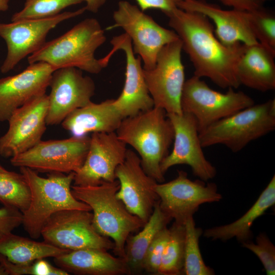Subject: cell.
Masks as SVG:
<instances>
[{
  "mask_svg": "<svg viewBox=\"0 0 275 275\" xmlns=\"http://www.w3.org/2000/svg\"><path fill=\"white\" fill-rule=\"evenodd\" d=\"M48 96L42 94L16 109L7 121V131L0 138V155L12 158L41 141L46 128Z\"/></svg>",
  "mask_w": 275,
  "mask_h": 275,
  "instance_id": "obj_15",
  "label": "cell"
},
{
  "mask_svg": "<svg viewBox=\"0 0 275 275\" xmlns=\"http://www.w3.org/2000/svg\"><path fill=\"white\" fill-rule=\"evenodd\" d=\"M75 67L58 69L52 73L49 87L47 125H54L62 121L74 110L91 102L95 85L89 76Z\"/></svg>",
  "mask_w": 275,
  "mask_h": 275,
  "instance_id": "obj_16",
  "label": "cell"
},
{
  "mask_svg": "<svg viewBox=\"0 0 275 275\" xmlns=\"http://www.w3.org/2000/svg\"><path fill=\"white\" fill-rule=\"evenodd\" d=\"M54 70L38 62L17 74L1 78L0 122L8 121L16 109L45 93Z\"/></svg>",
  "mask_w": 275,
  "mask_h": 275,
  "instance_id": "obj_20",
  "label": "cell"
},
{
  "mask_svg": "<svg viewBox=\"0 0 275 275\" xmlns=\"http://www.w3.org/2000/svg\"><path fill=\"white\" fill-rule=\"evenodd\" d=\"M113 48L109 57L122 50L126 57L125 82L120 96L114 99V105L123 118L134 116L154 107L148 91L140 56L135 57L131 40L125 33L114 37L110 42Z\"/></svg>",
  "mask_w": 275,
  "mask_h": 275,
  "instance_id": "obj_19",
  "label": "cell"
},
{
  "mask_svg": "<svg viewBox=\"0 0 275 275\" xmlns=\"http://www.w3.org/2000/svg\"><path fill=\"white\" fill-rule=\"evenodd\" d=\"M83 2L84 0H25L23 9L14 13L11 21L54 17L65 8Z\"/></svg>",
  "mask_w": 275,
  "mask_h": 275,
  "instance_id": "obj_31",
  "label": "cell"
},
{
  "mask_svg": "<svg viewBox=\"0 0 275 275\" xmlns=\"http://www.w3.org/2000/svg\"><path fill=\"white\" fill-rule=\"evenodd\" d=\"M275 129V100L241 109L218 120L199 132L203 148L223 145L233 152Z\"/></svg>",
  "mask_w": 275,
  "mask_h": 275,
  "instance_id": "obj_6",
  "label": "cell"
},
{
  "mask_svg": "<svg viewBox=\"0 0 275 275\" xmlns=\"http://www.w3.org/2000/svg\"><path fill=\"white\" fill-rule=\"evenodd\" d=\"M124 118L114 105V99L100 103L92 101L70 113L61 123L73 136H84L89 133L116 132Z\"/></svg>",
  "mask_w": 275,
  "mask_h": 275,
  "instance_id": "obj_23",
  "label": "cell"
},
{
  "mask_svg": "<svg viewBox=\"0 0 275 275\" xmlns=\"http://www.w3.org/2000/svg\"><path fill=\"white\" fill-rule=\"evenodd\" d=\"M126 146L116 132L92 133L85 160L74 174L73 185H96L114 181L116 170L125 158Z\"/></svg>",
  "mask_w": 275,
  "mask_h": 275,
  "instance_id": "obj_18",
  "label": "cell"
},
{
  "mask_svg": "<svg viewBox=\"0 0 275 275\" xmlns=\"http://www.w3.org/2000/svg\"><path fill=\"white\" fill-rule=\"evenodd\" d=\"M31 191L23 176L6 170L0 172V201L23 212L29 207Z\"/></svg>",
  "mask_w": 275,
  "mask_h": 275,
  "instance_id": "obj_30",
  "label": "cell"
},
{
  "mask_svg": "<svg viewBox=\"0 0 275 275\" xmlns=\"http://www.w3.org/2000/svg\"><path fill=\"white\" fill-rule=\"evenodd\" d=\"M178 8L206 16L214 23L217 38L226 46L241 43L247 46L259 43L250 27L248 11L226 10L205 0H182Z\"/></svg>",
  "mask_w": 275,
  "mask_h": 275,
  "instance_id": "obj_21",
  "label": "cell"
},
{
  "mask_svg": "<svg viewBox=\"0 0 275 275\" xmlns=\"http://www.w3.org/2000/svg\"><path fill=\"white\" fill-rule=\"evenodd\" d=\"M114 23L106 30L121 28L131 40L134 54L140 57L145 70L153 69L157 56L167 44L179 39L173 30L158 24L139 7L120 1L113 15Z\"/></svg>",
  "mask_w": 275,
  "mask_h": 275,
  "instance_id": "obj_8",
  "label": "cell"
},
{
  "mask_svg": "<svg viewBox=\"0 0 275 275\" xmlns=\"http://www.w3.org/2000/svg\"><path fill=\"white\" fill-rule=\"evenodd\" d=\"M68 275L69 273L55 267L43 259L28 264H17L0 254V275Z\"/></svg>",
  "mask_w": 275,
  "mask_h": 275,
  "instance_id": "obj_33",
  "label": "cell"
},
{
  "mask_svg": "<svg viewBox=\"0 0 275 275\" xmlns=\"http://www.w3.org/2000/svg\"><path fill=\"white\" fill-rule=\"evenodd\" d=\"M251 29L258 42L275 55V16L263 7L248 11Z\"/></svg>",
  "mask_w": 275,
  "mask_h": 275,
  "instance_id": "obj_32",
  "label": "cell"
},
{
  "mask_svg": "<svg viewBox=\"0 0 275 275\" xmlns=\"http://www.w3.org/2000/svg\"><path fill=\"white\" fill-rule=\"evenodd\" d=\"M242 246L258 257L267 275L275 274V246L264 233L258 235L255 243L249 240L242 242Z\"/></svg>",
  "mask_w": 275,
  "mask_h": 275,
  "instance_id": "obj_34",
  "label": "cell"
},
{
  "mask_svg": "<svg viewBox=\"0 0 275 275\" xmlns=\"http://www.w3.org/2000/svg\"><path fill=\"white\" fill-rule=\"evenodd\" d=\"M41 236L50 244L70 251L114 248V242L94 228L91 211L64 210L54 213L43 227Z\"/></svg>",
  "mask_w": 275,
  "mask_h": 275,
  "instance_id": "obj_11",
  "label": "cell"
},
{
  "mask_svg": "<svg viewBox=\"0 0 275 275\" xmlns=\"http://www.w3.org/2000/svg\"><path fill=\"white\" fill-rule=\"evenodd\" d=\"M165 15L193 63L194 75L208 78L223 89L240 86L237 66L247 45L223 44L216 37L210 19L201 13L177 8Z\"/></svg>",
  "mask_w": 275,
  "mask_h": 275,
  "instance_id": "obj_1",
  "label": "cell"
},
{
  "mask_svg": "<svg viewBox=\"0 0 275 275\" xmlns=\"http://www.w3.org/2000/svg\"><path fill=\"white\" fill-rule=\"evenodd\" d=\"M104 30L94 18H87L60 37L45 43L28 57L29 64L43 62L55 70L75 67L92 74L105 68L109 59H97L96 50L106 41Z\"/></svg>",
  "mask_w": 275,
  "mask_h": 275,
  "instance_id": "obj_2",
  "label": "cell"
},
{
  "mask_svg": "<svg viewBox=\"0 0 275 275\" xmlns=\"http://www.w3.org/2000/svg\"><path fill=\"white\" fill-rule=\"evenodd\" d=\"M254 104V100L242 91L230 88L226 93H221L212 89L195 75L185 80L181 98L182 112L194 116L199 132Z\"/></svg>",
  "mask_w": 275,
  "mask_h": 275,
  "instance_id": "obj_7",
  "label": "cell"
},
{
  "mask_svg": "<svg viewBox=\"0 0 275 275\" xmlns=\"http://www.w3.org/2000/svg\"><path fill=\"white\" fill-rule=\"evenodd\" d=\"M170 237V229L163 228L156 234L146 251L143 270L157 274L162 255Z\"/></svg>",
  "mask_w": 275,
  "mask_h": 275,
  "instance_id": "obj_35",
  "label": "cell"
},
{
  "mask_svg": "<svg viewBox=\"0 0 275 275\" xmlns=\"http://www.w3.org/2000/svg\"><path fill=\"white\" fill-rule=\"evenodd\" d=\"M86 11L84 7L49 18L22 19L8 23L0 22V37L7 46V54L0 68L1 72H8L21 60L39 50L45 43L49 31L58 24L81 15Z\"/></svg>",
  "mask_w": 275,
  "mask_h": 275,
  "instance_id": "obj_12",
  "label": "cell"
},
{
  "mask_svg": "<svg viewBox=\"0 0 275 275\" xmlns=\"http://www.w3.org/2000/svg\"><path fill=\"white\" fill-rule=\"evenodd\" d=\"M275 204V176L262 191L252 206L241 217L234 222L207 229L203 235L212 240L226 241L236 238L241 243L250 240L252 236L251 228L256 219L265 213Z\"/></svg>",
  "mask_w": 275,
  "mask_h": 275,
  "instance_id": "obj_25",
  "label": "cell"
},
{
  "mask_svg": "<svg viewBox=\"0 0 275 275\" xmlns=\"http://www.w3.org/2000/svg\"><path fill=\"white\" fill-rule=\"evenodd\" d=\"M185 227L184 262L183 274L213 275V269L207 266L202 258L199 238L203 234L201 228L197 227L193 216L188 217Z\"/></svg>",
  "mask_w": 275,
  "mask_h": 275,
  "instance_id": "obj_29",
  "label": "cell"
},
{
  "mask_svg": "<svg viewBox=\"0 0 275 275\" xmlns=\"http://www.w3.org/2000/svg\"><path fill=\"white\" fill-rule=\"evenodd\" d=\"M69 251L44 241L39 242L12 233L0 239V254L17 264H28L38 259L54 258Z\"/></svg>",
  "mask_w": 275,
  "mask_h": 275,
  "instance_id": "obj_27",
  "label": "cell"
},
{
  "mask_svg": "<svg viewBox=\"0 0 275 275\" xmlns=\"http://www.w3.org/2000/svg\"><path fill=\"white\" fill-rule=\"evenodd\" d=\"M265 1H267V0H265Z\"/></svg>",
  "mask_w": 275,
  "mask_h": 275,
  "instance_id": "obj_42",
  "label": "cell"
},
{
  "mask_svg": "<svg viewBox=\"0 0 275 275\" xmlns=\"http://www.w3.org/2000/svg\"><path fill=\"white\" fill-rule=\"evenodd\" d=\"M274 57L259 43L248 46L237 66L240 85L263 92L274 90Z\"/></svg>",
  "mask_w": 275,
  "mask_h": 275,
  "instance_id": "obj_24",
  "label": "cell"
},
{
  "mask_svg": "<svg viewBox=\"0 0 275 275\" xmlns=\"http://www.w3.org/2000/svg\"><path fill=\"white\" fill-rule=\"evenodd\" d=\"M201 179L191 181L183 171H178L174 179L157 183L155 187L162 211L174 222L184 224L186 219L206 203L219 201L222 195L214 183Z\"/></svg>",
  "mask_w": 275,
  "mask_h": 275,
  "instance_id": "obj_13",
  "label": "cell"
},
{
  "mask_svg": "<svg viewBox=\"0 0 275 275\" xmlns=\"http://www.w3.org/2000/svg\"><path fill=\"white\" fill-rule=\"evenodd\" d=\"M139 7L144 11L148 9H156L164 14L178 8L182 0H135Z\"/></svg>",
  "mask_w": 275,
  "mask_h": 275,
  "instance_id": "obj_37",
  "label": "cell"
},
{
  "mask_svg": "<svg viewBox=\"0 0 275 275\" xmlns=\"http://www.w3.org/2000/svg\"><path fill=\"white\" fill-rule=\"evenodd\" d=\"M116 133L138 153L144 171L158 183L163 182L160 164L169 153L174 134L165 111L154 107L124 118Z\"/></svg>",
  "mask_w": 275,
  "mask_h": 275,
  "instance_id": "obj_3",
  "label": "cell"
},
{
  "mask_svg": "<svg viewBox=\"0 0 275 275\" xmlns=\"http://www.w3.org/2000/svg\"><path fill=\"white\" fill-rule=\"evenodd\" d=\"M9 0H0V12L6 11L9 8Z\"/></svg>",
  "mask_w": 275,
  "mask_h": 275,
  "instance_id": "obj_40",
  "label": "cell"
},
{
  "mask_svg": "<svg viewBox=\"0 0 275 275\" xmlns=\"http://www.w3.org/2000/svg\"><path fill=\"white\" fill-rule=\"evenodd\" d=\"M172 218L161 209L159 200L142 230L133 236H129L125 246L124 259L130 274H139L143 271V262L147 249L156 234L167 227Z\"/></svg>",
  "mask_w": 275,
  "mask_h": 275,
  "instance_id": "obj_26",
  "label": "cell"
},
{
  "mask_svg": "<svg viewBox=\"0 0 275 275\" xmlns=\"http://www.w3.org/2000/svg\"><path fill=\"white\" fill-rule=\"evenodd\" d=\"M169 229V239L162 255L157 274H183L184 224L174 222Z\"/></svg>",
  "mask_w": 275,
  "mask_h": 275,
  "instance_id": "obj_28",
  "label": "cell"
},
{
  "mask_svg": "<svg viewBox=\"0 0 275 275\" xmlns=\"http://www.w3.org/2000/svg\"><path fill=\"white\" fill-rule=\"evenodd\" d=\"M31 191L29 207L22 213V224L33 239L41 236L43 227L54 213L64 210L91 211L90 207L79 201L71 191L74 172H52L47 177L40 176L27 167H20Z\"/></svg>",
  "mask_w": 275,
  "mask_h": 275,
  "instance_id": "obj_5",
  "label": "cell"
},
{
  "mask_svg": "<svg viewBox=\"0 0 275 275\" xmlns=\"http://www.w3.org/2000/svg\"><path fill=\"white\" fill-rule=\"evenodd\" d=\"M7 170H6L5 168H4L2 166L0 165V172H3Z\"/></svg>",
  "mask_w": 275,
  "mask_h": 275,
  "instance_id": "obj_41",
  "label": "cell"
},
{
  "mask_svg": "<svg viewBox=\"0 0 275 275\" xmlns=\"http://www.w3.org/2000/svg\"><path fill=\"white\" fill-rule=\"evenodd\" d=\"M115 177L119 183L117 197L131 213L145 223L159 200L155 190L158 182L144 171L139 156L130 149L117 168Z\"/></svg>",
  "mask_w": 275,
  "mask_h": 275,
  "instance_id": "obj_17",
  "label": "cell"
},
{
  "mask_svg": "<svg viewBox=\"0 0 275 275\" xmlns=\"http://www.w3.org/2000/svg\"><path fill=\"white\" fill-rule=\"evenodd\" d=\"M179 39L166 45L159 52L155 67L144 69V75L154 107L167 114L182 113L181 98L185 80ZM144 69V68H143Z\"/></svg>",
  "mask_w": 275,
  "mask_h": 275,
  "instance_id": "obj_9",
  "label": "cell"
},
{
  "mask_svg": "<svg viewBox=\"0 0 275 275\" xmlns=\"http://www.w3.org/2000/svg\"><path fill=\"white\" fill-rule=\"evenodd\" d=\"M90 137L40 141L28 150L10 159L16 167H27L41 172H76L87 156Z\"/></svg>",
  "mask_w": 275,
  "mask_h": 275,
  "instance_id": "obj_10",
  "label": "cell"
},
{
  "mask_svg": "<svg viewBox=\"0 0 275 275\" xmlns=\"http://www.w3.org/2000/svg\"><path fill=\"white\" fill-rule=\"evenodd\" d=\"M22 213L12 207L0 208V239L22 224Z\"/></svg>",
  "mask_w": 275,
  "mask_h": 275,
  "instance_id": "obj_36",
  "label": "cell"
},
{
  "mask_svg": "<svg viewBox=\"0 0 275 275\" xmlns=\"http://www.w3.org/2000/svg\"><path fill=\"white\" fill-rule=\"evenodd\" d=\"M223 5L235 9L252 11L263 7L265 0H217Z\"/></svg>",
  "mask_w": 275,
  "mask_h": 275,
  "instance_id": "obj_38",
  "label": "cell"
},
{
  "mask_svg": "<svg viewBox=\"0 0 275 275\" xmlns=\"http://www.w3.org/2000/svg\"><path fill=\"white\" fill-rule=\"evenodd\" d=\"M84 2L86 3V10L95 13L105 4L106 0H84Z\"/></svg>",
  "mask_w": 275,
  "mask_h": 275,
  "instance_id": "obj_39",
  "label": "cell"
},
{
  "mask_svg": "<svg viewBox=\"0 0 275 275\" xmlns=\"http://www.w3.org/2000/svg\"><path fill=\"white\" fill-rule=\"evenodd\" d=\"M57 267L81 275L130 274L125 259L113 256L108 251L86 248L69 251L54 258Z\"/></svg>",
  "mask_w": 275,
  "mask_h": 275,
  "instance_id": "obj_22",
  "label": "cell"
},
{
  "mask_svg": "<svg viewBox=\"0 0 275 275\" xmlns=\"http://www.w3.org/2000/svg\"><path fill=\"white\" fill-rule=\"evenodd\" d=\"M119 181L104 182L96 185H72L74 197L88 205L93 214V225L103 236L114 243L115 256L125 257V246L130 234L139 231L145 224L131 213L116 196Z\"/></svg>",
  "mask_w": 275,
  "mask_h": 275,
  "instance_id": "obj_4",
  "label": "cell"
},
{
  "mask_svg": "<svg viewBox=\"0 0 275 275\" xmlns=\"http://www.w3.org/2000/svg\"><path fill=\"white\" fill-rule=\"evenodd\" d=\"M174 129L173 147L163 159L160 170L163 175L172 167L186 164L194 176L208 181L216 174V170L205 157L199 138L197 121L189 113L167 114Z\"/></svg>",
  "mask_w": 275,
  "mask_h": 275,
  "instance_id": "obj_14",
  "label": "cell"
}]
</instances>
